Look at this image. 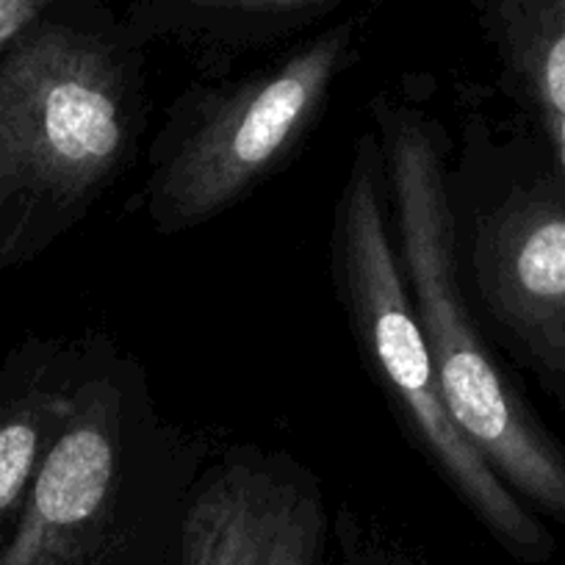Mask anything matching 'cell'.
<instances>
[{
    "mask_svg": "<svg viewBox=\"0 0 565 565\" xmlns=\"http://www.w3.org/2000/svg\"><path fill=\"white\" fill-rule=\"evenodd\" d=\"M344 56V34L322 36L220 97L161 167L156 222L164 231L200 225L269 175L313 122Z\"/></svg>",
    "mask_w": 565,
    "mask_h": 565,
    "instance_id": "obj_4",
    "label": "cell"
},
{
    "mask_svg": "<svg viewBox=\"0 0 565 565\" xmlns=\"http://www.w3.org/2000/svg\"><path fill=\"white\" fill-rule=\"evenodd\" d=\"M128 141L125 81L97 36L36 31L0 62V194L84 203Z\"/></svg>",
    "mask_w": 565,
    "mask_h": 565,
    "instance_id": "obj_3",
    "label": "cell"
},
{
    "mask_svg": "<svg viewBox=\"0 0 565 565\" xmlns=\"http://www.w3.org/2000/svg\"><path fill=\"white\" fill-rule=\"evenodd\" d=\"M73 411V396H40L0 422V552L12 537L47 449Z\"/></svg>",
    "mask_w": 565,
    "mask_h": 565,
    "instance_id": "obj_8",
    "label": "cell"
},
{
    "mask_svg": "<svg viewBox=\"0 0 565 565\" xmlns=\"http://www.w3.org/2000/svg\"><path fill=\"white\" fill-rule=\"evenodd\" d=\"M502 40L565 178V0H502Z\"/></svg>",
    "mask_w": 565,
    "mask_h": 565,
    "instance_id": "obj_7",
    "label": "cell"
},
{
    "mask_svg": "<svg viewBox=\"0 0 565 565\" xmlns=\"http://www.w3.org/2000/svg\"><path fill=\"white\" fill-rule=\"evenodd\" d=\"M475 275L488 308L565 383V203L546 189L510 198L475 238Z\"/></svg>",
    "mask_w": 565,
    "mask_h": 565,
    "instance_id": "obj_5",
    "label": "cell"
},
{
    "mask_svg": "<svg viewBox=\"0 0 565 565\" xmlns=\"http://www.w3.org/2000/svg\"><path fill=\"white\" fill-rule=\"evenodd\" d=\"M51 0H0V51L36 23Z\"/></svg>",
    "mask_w": 565,
    "mask_h": 565,
    "instance_id": "obj_9",
    "label": "cell"
},
{
    "mask_svg": "<svg viewBox=\"0 0 565 565\" xmlns=\"http://www.w3.org/2000/svg\"><path fill=\"white\" fill-rule=\"evenodd\" d=\"M324 535L313 488L227 466L183 510L172 565H322Z\"/></svg>",
    "mask_w": 565,
    "mask_h": 565,
    "instance_id": "obj_6",
    "label": "cell"
},
{
    "mask_svg": "<svg viewBox=\"0 0 565 565\" xmlns=\"http://www.w3.org/2000/svg\"><path fill=\"white\" fill-rule=\"evenodd\" d=\"M335 249L341 289L358 335L424 452L430 455L477 521L502 543L504 552L521 563H543L552 557V535L477 452L444 402L436 366L385 225L380 203V153L374 145L369 148L366 139L361 141V153L339 205Z\"/></svg>",
    "mask_w": 565,
    "mask_h": 565,
    "instance_id": "obj_2",
    "label": "cell"
},
{
    "mask_svg": "<svg viewBox=\"0 0 565 565\" xmlns=\"http://www.w3.org/2000/svg\"><path fill=\"white\" fill-rule=\"evenodd\" d=\"M380 125L402 275L444 402L510 491L565 521V452L504 383L460 291L455 222L436 136L418 114L394 106L380 111Z\"/></svg>",
    "mask_w": 565,
    "mask_h": 565,
    "instance_id": "obj_1",
    "label": "cell"
},
{
    "mask_svg": "<svg viewBox=\"0 0 565 565\" xmlns=\"http://www.w3.org/2000/svg\"><path fill=\"white\" fill-rule=\"evenodd\" d=\"M200 7H216V9H244V12H258V9H282L297 7L306 0H194Z\"/></svg>",
    "mask_w": 565,
    "mask_h": 565,
    "instance_id": "obj_10",
    "label": "cell"
}]
</instances>
